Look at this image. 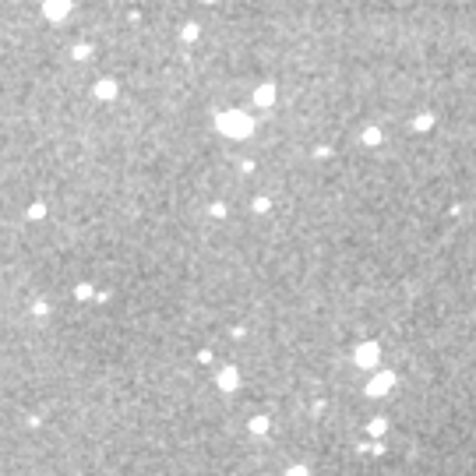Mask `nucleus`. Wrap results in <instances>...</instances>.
<instances>
[{
	"mask_svg": "<svg viewBox=\"0 0 476 476\" xmlns=\"http://www.w3.org/2000/svg\"><path fill=\"white\" fill-rule=\"evenodd\" d=\"M67 11H71V0H43V14L50 21H64Z\"/></svg>",
	"mask_w": 476,
	"mask_h": 476,
	"instance_id": "obj_1",
	"label": "nucleus"
},
{
	"mask_svg": "<svg viewBox=\"0 0 476 476\" xmlns=\"http://www.w3.org/2000/svg\"><path fill=\"white\" fill-rule=\"evenodd\" d=\"M95 95H99V99H113V95H116V82H109V78H102V82L95 85Z\"/></svg>",
	"mask_w": 476,
	"mask_h": 476,
	"instance_id": "obj_2",
	"label": "nucleus"
},
{
	"mask_svg": "<svg viewBox=\"0 0 476 476\" xmlns=\"http://www.w3.org/2000/svg\"><path fill=\"white\" fill-rule=\"evenodd\" d=\"M43 215H46V205H43V201H35V205L28 208V219H43Z\"/></svg>",
	"mask_w": 476,
	"mask_h": 476,
	"instance_id": "obj_3",
	"label": "nucleus"
},
{
	"mask_svg": "<svg viewBox=\"0 0 476 476\" xmlns=\"http://www.w3.org/2000/svg\"><path fill=\"white\" fill-rule=\"evenodd\" d=\"M89 53H92V50H89V46H85V43H82V46H74V60H85V57H89Z\"/></svg>",
	"mask_w": 476,
	"mask_h": 476,
	"instance_id": "obj_4",
	"label": "nucleus"
},
{
	"mask_svg": "<svg viewBox=\"0 0 476 476\" xmlns=\"http://www.w3.org/2000/svg\"><path fill=\"white\" fill-rule=\"evenodd\" d=\"M74 296H78V300H89V296H92V289H89V286H78V289H74Z\"/></svg>",
	"mask_w": 476,
	"mask_h": 476,
	"instance_id": "obj_5",
	"label": "nucleus"
}]
</instances>
